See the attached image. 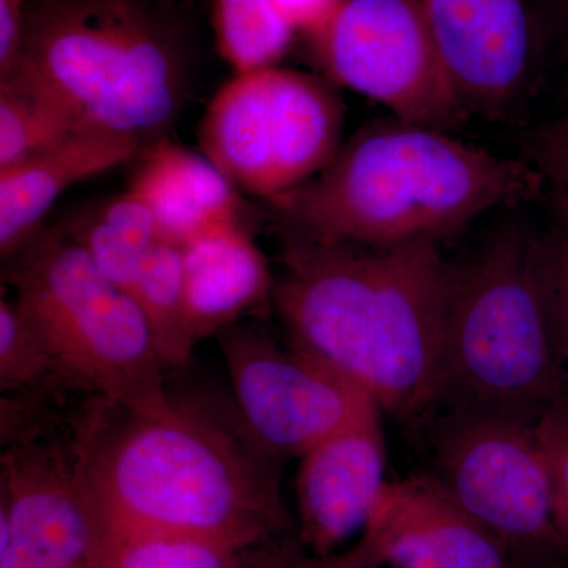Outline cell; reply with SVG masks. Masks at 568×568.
I'll return each instance as SVG.
<instances>
[{
	"label": "cell",
	"instance_id": "1",
	"mask_svg": "<svg viewBox=\"0 0 568 568\" xmlns=\"http://www.w3.org/2000/svg\"><path fill=\"white\" fill-rule=\"evenodd\" d=\"M97 528L192 538L246 551L294 529L283 462L245 429L189 407L133 410L93 399L74 437Z\"/></svg>",
	"mask_w": 568,
	"mask_h": 568
},
{
	"label": "cell",
	"instance_id": "2",
	"mask_svg": "<svg viewBox=\"0 0 568 568\" xmlns=\"http://www.w3.org/2000/svg\"><path fill=\"white\" fill-rule=\"evenodd\" d=\"M272 298L291 346L321 358L398 418L439 402L450 261L432 239L395 245L291 231Z\"/></svg>",
	"mask_w": 568,
	"mask_h": 568
},
{
	"label": "cell",
	"instance_id": "3",
	"mask_svg": "<svg viewBox=\"0 0 568 568\" xmlns=\"http://www.w3.org/2000/svg\"><path fill=\"white\" fill-rule=\"evenodd\" d=\"M532 203L540 179L521 156L396 119L358 130L321 173L271 201L294 233L362 245L439 242Z\"/></svg>",
	"mask_w": 568,
	"mask_h": 568
},
{
	"label": "cell",
	"instance_id": "4",
	"mask_svg": "<svg viewBox=\"0 0 568 568\" xmlns=\"http://www.w3.org/2000/svg\"><path fill=\"white\" fill-rule=\"evenodd\" d=\"M525 207L497 224L476 252L450 261L437 405L506 407L538 417L568 395L544 230Z\"/></svg>",
	"mask_w": 568,
	"mask_h": 568
},
{
	"label": "cell",
	"instance_id": "5",
	"mask_svg": "<svg viewBox=\"0 0 568 568\" xmlns=\"http://www.w3.org/2000/svg\"><path fill=\"white\" fill-rule=\"evenodd\" d=\"M81 130L144 144L178 118L185 69L174 33L141 0H36L7 73Z\"/></svg>",
	"mask_w": 568,
	"mask_h": 568
},
{
	"label": "cell",
	"instance_id": "6",
	"mask_svg": "<svg viewBox=\"0 0 568 568\" xmlns=\"http://www.w3.org/2000/svg\"><path fill=\"white\" fill-rule=\"evenodd\" d=\"M13 260L14 298L78 386L133 410L173 405L140 306L69 231L40 233Z\"/></svg>",
	"mask_w": 568,
	"mask_h": 568
},
{
	"label": "cell",
	"instance_id": "7",
	"mask_svg": "<svg viewBox=\"0 0 568 568\" xmlns=\"http://www.w3.org/2000/svg\"><path fill=\"white\" fill-rule=\"evenodd\" d=\"M537 418L506 407H448L433 437L432 476L519 567H567Z\"/></svg>",
	"mask_w": 568,
	"mask_h": 568
},
{
	"label": "cell",
	"instance_id": "8",
	"mask_svg": "<svg viewBox=\"0 0 568 568\" xmlns=\"http://www.w3.org/2000/svg\"><path fill=\"white\" fill-rule=\"evenodd\" d=\"M343 125L334 82L276 65L234 74L209 103L200 142L235 189L272 201L331 163Z\"/></svg>",
	"mask_w": 568,
	"mask_h": 568
},
{
	"label": "cell",
	"instance_id": "9",
	"mask_svg": "<svg viewBox=\"0 0 568 568\" xmlns=\"http://www.w3.org/2000/svg\"><path fill=\"white\" fill-rule=\"evenodd\" d=\"M310 39L328 81L383 104L396 121L452 133L469 118L420 0H342Z\"/></svg>",
	"mask_w": 568,
	"mask_h": 568
},
{
	"label": "cell",
	"instance_id": "10",
	"mask_svg": "<svg viewBox=\"0 0 568 568\" xmlns=\"http://www.w3.org/2000/svg\"><path fill=\"white\" fill-rule=\"evenodd\" d=\"M219 336L242 428L271 457L302 458L331 436L381 420L375 399L315 355L246 325Z\"/></svg>",
	"mask_w": 568,
	"mask_h": 568
},
{
	"label": "cell",
	"instance_id": "11",
	"mask_svg": "<svg viewBox=\"0 0 568 568\" xmlns=\"http://www.w3.org/2000/svg\"><path fill=\"white\" fill-rule=\"evenodd\" d=\"M97 526L77 470L74 436L6 446L0 469V568H85Z\"/></svg>",
	"mask_w": 568,
	"mask_h": 568
},
{
	"label": "cell",
	"instance_id": "12",
	"mask_svg": "<svg viewBox=\"0 0 568 568\" xmlns=\"http://www.w3.org/2000/svg\"><path fill=\"white\" fill-rule=\"evenodd\" d=\"M448 77L469 114L499 118L528 91L532 22L526 0H420Z\"/></svg>",
	"mask_w": 568,
	"mask_h": 568
},
{
	"label": "cell",
	"instance_id": "13",
	"mask_svg": "<svg viewBox=\"0 0 568 568\" xmlns=\"http://www.w3.org/2000/svg\"><path fill=\"white\" fill-rule=\"evenodd\" d=\"M387 484L381 420L317 444L301 458L295 480L301 544L313 555L336 552L364 532Z\"/></svg>",
	"mask_w": 568,
	"mask_h": 568
},
{
	"label": "cell",
	"instance_id": "14",
	"mask_svg": "<svg viewBox=\"0 0 568 568\" xmlns=\"http://www.w3.org/2000/svg\"><path fill=\"white\" fill-rule=\"evenodd\" d=\"M368 525L394 568H521L432 474L388 481Z\"/></svg>",
	"mask_w": 568,
	"mask_h": 568
},
{
	"label": "cell",
	"instance_id": "15",
	"mask_svg": "<svg viewBox=\"0 0 568 568\" xmlns=\"http://www.w3.org/2000/svg\"><path fill=\"white\" fill-rule=\"evenodd\" d=\"M142 142L81 130L47 151L0 171V253L13 260L40 234L55 201L74 183L130 162Z\"/></svg>",
	"mask_w": 568,
	"mask_h": 568
},
{
	"label": "cell",
	"instance_id": "16",
	"mask_svg": "<svg viewBox=\"0 0 568 568\" xmlns=\"http://www.w3.org/2000/svg\"><path fill=\"white\" fill-rule=\"evenodd\" d=\"M130 192L148 205L159 241L183 246L194 237L239 220L237 189L204 155L168 140L145 148Z\"/></svg>",
	"mask_w": 568,
	"mask_h": 568
},
{
	"label": "cell",
	"instance_id": "17",
	"mask_svg": "<svg viewBox=\"0 0 568 568\" xmlns=\"http://www.w3.org/2000/svg\"><path fill=\"white\" fill-rule=\"evenodd\" d=\"M181 248L186 304L200 339L231 327L274 291L267 260L241 219Z\"/></svg>",
	"mask_w": 568,
	"mask_h": 568
},
{
	"label": "cell",
	"instance_id": "18",
	"mask_svg": "<svg viewBox=\"0 0 568 568\" xmlns=\"http://www.w3.org/2000/svg\"><path fill=\"white\" fill-rule=\"evenodd\" d=\"M133 298L164 368L186 364L200 336L186 304L181 246L159 241L149 250L141 263Z\"/></svg>",
	"mask_w": 568,
	"mask_h": 568
},
{
	"label": "cell",
	"instance_id": "19",
	"mask_svg": "<svg viewBox=\"0 0 568 568\" xmlns=\"http://www.w3.org/2000/svg\"><path fill=\"white\" fill-rule=\"evenodd\" d=\"M213 28L234 74L278 65L295 33L272 0H213Z\"/></svg>",
	"mask_w": 568,
	"mask_h": 568
},
{
	"label": "cell",
	"instance_id": "20",
	"mask_svg": "<svg viewBox=\"0 0 568 568\" xmlns=\"http://www.w3.org/2000/svg\"><path fill=\"white\" fill-rule=\"evenodd\" d=\"M0 392L92 395L63 372L17 298L0 302Z\"/></svg>",
	"mask_w": 568,
	"mask_h": 568
},
{
	"label": "cell",
	"instance_id": "21",
	"mask_svg": "<svg viewBox=\"0 0 568 568\" xmlns=\"http://www.w3.org/2000/svg\"><path fill=\"white\" fill-rule=\"evenodd\" d=\"M85 568H245L244 551L192 540L97 528Z\"/></svg>",
	"mask_w": 568,
	"mask_h": 568
},
{
	"label": "cell",
	"instance_id": "22",
	"mask_svg": "<svg viewBox=\"0 0 568 568\" xmlns=\"http://www.w3.org/2000/svg\"><path fill=\"white\" fill-rule=\"evenodd\" d=\"M81 132L69 112L11 77L0 78V171Z\"/></svg>",
	"mask_w": 568,
	"mask_h": 568
},
{
	"label": "cell",
	"instance_id": "23",
	"mask_svg": "<svg viewBox=\"0 0 568 568\" xmlns=\"http://www.w3.org/2000/svg\"><path fill=\"white\" fill-rule=\"evenodd\" d=\"M521 159L540 179L541 204L568 222V112L534 126Z\"/></svg>",
	"mask_w": 568,
	"mask_h": 568
},
{
	"label": "cell",
	"instance_id": "24",
	"mask_svg": "<svg viewBox=\"0 0 568 568\" xmlns=\"http://www.w3.org/2000/svg\"><path fill=\"white\" fill-rule=\"evenodd\" d=\"M304 545L278 538L246 549L245 568H381L386 566L379 536L372 525H366L357 544L345 551L327 556L308 555Z\"/></svg>",
	"mask_w": 568,
	"mask_h": 568
},
{
	"label": "cell",
	"instance_id": "25",
	"mask_svg": "<svg viewBox=\"0 0 568 568\" xmlns=\"http://www.w3.org/2000/svg\"><path fill=\"white\" fill-rule=\"evenodd\" d=\"M544 230L545 267L552 325L568 384V222L548 211Z\"/></svg>",
	"mask_w": 568,
	"mask_h": 568
},
{
	"label": "cell",
	"instance_id": "26",
	"mask_svg": "<svg viewBox=\"0 0 568 568\" xmlns=\"http://www.w3.org/2000/svg\"><path fill=\"white\" fill-rule=\"evenodd\" d=\"M537 433L551 473L556 521L568 545V395L541 410Z\"/></svg>",
	"mask_w": 568,
	"mask_h": 568
},
{
	"label": "cell",
	"instance_id": "27",
	"mask_svg": "<svg viewBox=\"0 0 568 568\" xmlns=\"http://www.w3.org/2000/svg\"><path fill=\"white\" fill-rule=\"evenodd\" d=\"M272 2L295 32L313 36L331 21L342 0H272Z\"/></svg>",
	"mask_w": 568,
	"mask_h": 568
},
{
	"label": "cell",
	"instance_id": "28",
	"mask_svg": "<svg viewBox=\"0 0 568 568\" xmlns=\"http://www.w3.org/2000/svg\"><path fill=\"white\" fill-rule=\"evenodd\" d=\"M28 9L29 0H0V74L17 59Z\"/></svg>",
	"mask_w": 568,
	"mask_h": 568
},
{
	"label": "cell",
	"instance_id": "29",
	"mask_svg": "<svg viewBox=\"0 0 568 568\" xmlns=\"http://www.w3.org/2000/svg\"><path fill=\"white\" fill-rule=\"evenodd\" d=\"M549 24L568 43V0H541Z\"/></svg>",
	"mask_w": 568,
	"mask_h": 568
},
{
	"label": "cell",
	"instance_id": "30",
	"mask_svg": "<svg viewBox=\"0 0 568 568\" xmlns=\"http://www.w3.org/2000/svg\"><path fill=\"white\" fill-rule=\"evenodd\" d=\"M566 50V69H564L562 84H560V102H562L564 111L568 112V43L564 44Z\"/></svg>",
	"mask_w": 568,
	"mask_h": 568
},
{
	"label": "cell",
	"instance_id": "31",
	"mask_svg": "<svg viewBox=\"0 0 568 568\" xmlns=\"http://www.w3.org/2000/svg\"><path fill=\"white\" fill-rule=\"evenodd\" d=\"M559 568H568V566L567 567H559Z\"/></svg>",
	"mask_w": 568,
	"mask_h": 568
}]
</instances>
